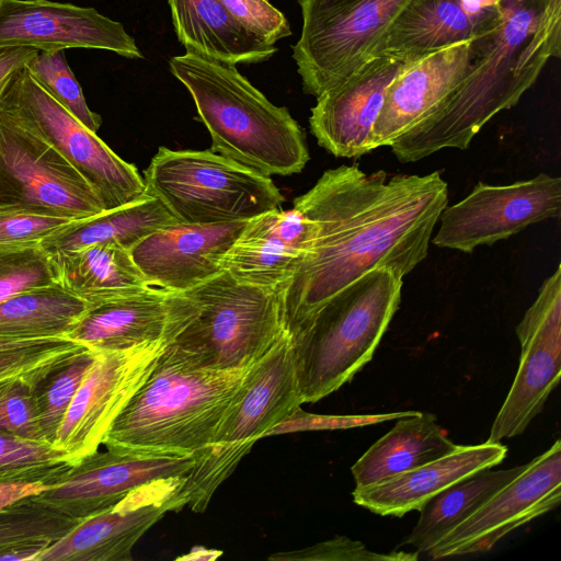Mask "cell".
Here are the masks:
<instances>
[{
    "label": "cell",
    "mask_w": 561,
    "mask_h": 561,
    "mask_svg": "<svg viewBox=\"0 0 561 561\" xmlns=\"http://www.w3.org/2000/svg\"><path fill=\"white\" fill-rule=\"evenodd\" d=\"M221 551L219 550H209L202 547H195L192 549L188 554L180 557V560H214L221 556Z\"/></svg>",
    "instance_id": "46"
},
{
    "label": "cell",
    "mask_w": 561,
    "mask_h": 561,
    "mask_svg": "<svg viewBox=\"0 0 561 561\" xmlns=\"http://www.w3.org/2000/svg\"><path fill=\"white\" fill-rule=\"evenodd\" d=\"M90 306L60 284L20 293L0 302V336L67 339Z\"/></svg>",
    "instance_id": "31"
},
{
    "label": "cell",
    "mask_w": 561,
    "mask_h": 561,
    "mask_svg": "<svg viewBox=\"0 0 561 561\" xmlns=\"http://www.w3.org/2000/svg\"><path fill=\"white\" fill-rule=\"evenodd\" d=\"M198 310L185 293L150 286L90 306L67 339L101 353L160 341L169 344Z\"/></svg>",
    "instance_id": "18"
},
{
    "label": "cell",
    "mask_w": 561,
    "mask_h": 561,
    "mask_svg": "<svg viewBox=\"0 0 561 561\" xmlns=\"http://www.w3.org/2000/svg\"><path fill=\"white\" fill-rule=\"evenodd\" d=\"M99 353L80 345L24 373L47 443L54 444L66 412Z\"/></svg>",
    "instance_id": "32"
},
{
    "label": "cell",
    "mask_w": 561,
    "mask_h": 561,
    "mask_svg": "<svg viewBox=\"0 0 561 561\" xmlns=\"http://www.w3.org/2000/svg\"><path fill=\"white\" fill-rule=\"evenodd\" d=\"M44 339H14L0 336V352L32 346Z\"/></svg>",
    "instance_id": "45"
},
{
    "label": "cell",
    "mask_w": 561,
    "mask_h": 561,
    "mask_svg": "<svg viewBox=\"0 0 561 561\" xmlns=\"http://www.w3.org/2000/svg\"><path fill=\"white\" fill-rule=\"evenodd\" d=\"M252 365L195 369L162 352L102 445L140 454L194 455L211 439Z\"/></svg>",
    "instance_id": "4"
},
{
    "label": "cell",
    "mask_w": 561,
    "mask_h": 561,
    "mask_svg": "<svg viewBox=\"0 0 561 561\" xmlns=\"http://www.w3.org/2000/svg\"><path fill=\"white\" fill-rule=\"evenodd\" d=\"M409 62L412 61L373 56L343 81L317 96L309 126L319 146L339 158L370 152L371 129L386 91Z\"/></svg>",
    "instance_id": "20"
},
{
    "label": "cell",
    "mask_w": 561,
    "mask_h": 561,
    "mask_svg": "<svg viewBox=\"0 0 561 561\" xmlns=\"http://www.w3.org/2000/svg\"><path fill=\"white\" fill-rule=\"evenodd\" d=\"M245 222H176L144 238L130 254L151 286L186 293L222 272L220 261Z\"/></svg>",
    "instance_id": "21"
},
{
    "label": "cell",
    "mask_w": 561,
    "mask_h": 561,
    "mask_svg": "<svg viewBox=\"0 0 561 561\" xmlns=\"http://www.w3.org/2000/svg\"><path fill=\"white\" fill-rule=\"evenodd\" d=\"M500 3V23L471 42L467 75L389 146L400 162L468 148L491 118L519 101L550 58H560L561 0Z\"/></svg>",
    "instance_id": "2"
},
{
    "label": "cell",
    "mask_w": 561,
    "mask_h": 561,
    "mask_svg": "<svg viewBox=\"0 0 561 561\" xmlns=\"http://www.w3.org/2000/svg\"><path fill=\"white\" fill-rule=\"evenodd\" d=\"M526 465L501 470L482 469L446 488L422 506L414 528L401 546H410L417 553H426L448 531L517 477Z\"/></svg>",
    "instance_id": "30"
},
{
    "label": "cell",
    "mask_w": 561,
    "mask_h": 561,
    "mask_svg": "<svg viewBox=\"0 0 561 561\" xmlns=\"http://www.w3.org/2000/svg\"><path fill=\"white\" fill-rule=\"evenodd\" d=\"M448 203L439 172L366 174L357 165L327 170L294 201L313 225L309 255L283 290L285 331L296 334L334 294L373 268L402 278L427 255Z\"/></svg>",
    "instance_id": "1"
},
{
    "label": "cell",
    "mask_w": 561,
    "mask_h": 561,
    "mask_svg": "<svg viewBox=\"0 0 561 561\" xmlns=\"http://www.w3.org/2000/svg\"><path fill=\"white\" fill-rule=\"evenodd\" d=\"M176 222L163 203L147 193L128 205L73 220L44 239L39 245L48 254L105 242H116L130 250L154 231Z\"/></svg>",
    "instance_id": "29"
},
{
    "label": "cell",
    "mask_w": 561,
    "mask_h": 561,
    "mask_svg": "<svg viewBox=\"0 0 561 561\" xmlns=\"http://www.w3.org/2000/svg\"><path fill=\"white\" fill-rule=\"evenodd\" d=\"M0 432L46 442L24 374L0 380Z\"/></svg>",
    "instance_id": "37"
},
{
    "label": "cell",
    "mask_w": 561,
    "mask_h": 561,
    "mask_svg": "<svg viewBox=\"0 0 561 561\" xmlns=\"http://www.w3.org/2000/svg\"><path fill=\"white\" fill-rule=\"evenodd\" d=\"M172 22L186 51L228 64H253L277 48L242 26L221 0H168Z\"/></svg>",
    "instance_id": "26"
},
{
    "label": "cell",
    "mask_w": 561,
    "mask_h": 561,
    "mask_svg": "<svg viewBox=\"0 0 561 561\" xmlns=\"http://www.w3.org/2000/svg\"><path fill=\"white\" fill-rule=\"evenodd\" d=\"M37 53L38 49L34 47H0V95L11 76L24 67Z\"/></svg>",
    "instance_id": "43"
},
{
    "label": "cell",
    "mask_w": 561,
    "mask_h": 561,
    "mask_svg": "<svg viewBox=\"0 0 561 561\" xmlns=\"http://www.w3.org/2000/svg\"><path fill=\"white\" fill-rule=\"evenodd\" d=\"M471 42H461L409 62L389 84L370 135L371 150L390 146L467 75Z\"/></svg>",
    "instance_id": "23"
},
{
    "label": "cell",
    "mask_w": 561,
    "mask_h": 561,
    "mask_svg": "<svg viewBox=\"0 0 561 561\" xmlns=\"http://www.w3.org/2000/svg\"><path fill=\"white\" fill-rule=\"evenodd\" d=\"M290 337L285 333L251 367L209 443L194 454L182 495L204 512L253 444L302 404Z\"/></svg>",
    "instance_id": "7"
},
{
    "label": "cell",
    "mask_w": 561,
    "mask_h": 561,
    "mask_svg": "<svg viewBox=\"0 0 561 561\" xmlns=\"http://www.w3.org/2000/svg\"><path fill=\"white\" fill-rule=\"evenodd\" d=\"M312 242L313 225L302 213L277 208L245 222L220 267L245 284L285 288Z\"/></svg>",
    "instance_id": "22"
},
{
    "label": "cell",
    "mask_w": 561,
    "mask_h": 561,
    "mask_svg": "<svg viewBox=\"0 0 561 561\" xmlns=\"http://www.w3.org/2000/svg\"><path fill=\"white\" fill-rule=\"evenodd\" d=\"M186 476L159 478L130 491L113 507L80 520L35 561H130L138 540L168 512L186 506Z\"/></svg>",
    "instance_id": "16"
},
{
    "label": "cell",
    "mask_w": 561,
    "mask_h": 561,
    "mask_svg": "<svg viewBox=\"0 0 561 561\" xmlns=\"http://www.w3.org/2000/svg\"><path fill=\"white\" fill-rule=\"evenodd\" d=\"M352 466L356 488L369 486L453 453L455 444L432 413L417 412L396 420Z\"/></svg>",
    "instance_id": "27"
},
{
    "label": "cell",
    "mask_w": 561,
    "mask_h": 561,
    "mask_svg": "<svg viewBox=\"0 0 561 561\" xmlns=\"http://www.w3.org/2000/svg\"><path fill=\"white\" fill-rule=\"evenodd\" d=\"M417 552L392 551L389 553L374 552L363 542L345 536H336L330 540L307 548L274 553L270 560L278 561H415Z\"/></svg>",
    "instance_id": "38"
},
{
    "label": "cell",
    "mask_w": 561,
    "mask_h": 561,
    "mask_svg": "<svg viewBox=\"0 0 561 561\" xmlns=\"http://www.w3.org/2000/svg\"><path fill=\"white\" fill-rule=\"evenodd\" d=\"M54 284H59L55 264L39 244L0 247V302Z\"/></svg>",
    "instance_id": "36"
},
{
    "label": "cell",
    "mask_w": 561,
    "mask_h": 561,
    "mask_svg": "<svg viewBox=\"0 0 561 561\" xmlns=\"http://www.w3.org/2000/svg\"><path fill=\"white\" fill-rule=\"evenodd\" d=\"M560 502L561 442L557 439L426 554L437 560L488 552L513 530L554 510Z\"/></svg>",
    "instance_id": "14"
},
{
    "label": "cell",
    "mask_w": 561,
    "mask_h": 561,
    "mask_svg": "<svg viewBox=\"0 0 561 561\" xmlns=\"http://www.w3.org/2000/svg\"><path fill=\"white\" fill-rule=\"evenodd\" d=\"M412 0H298L300 38L293 58L304 92L319 96L369 59L377 42Z\"/></svg>",
    "instance_id": "10"
},
{
    "label": "cell",
    "mask_w": 561,
    "mask_h": 561,
    "mask_svg": "<svg viewBox=\"0 0 561 561\" xmlns=\"http://www.w3.org/2000/svg\"><path fill=\"white\" fill-rule=\"evenodd\" d=\"M79 520L26 496L0 511V561H35Z\"/></svg>",
    "instance_id": "33"
},
{
    "label": "cell",
    "mask_w": 561,
    "mask_h": 561,
    "mask_svg": "<svg viewBox=\"0 0 561 561\" xmlns=\"http://www.w3.org/2000/svg\"><path fill=\"white\" fill-rule=\"evenodd\" d=\"M0 108L55 147L91 185L104 210L128 205L147 194L137 168L51 99L25 67L5 84Z\"/></svg>",
    "instance_id": "9"
},
{
    "label": "cell",
    "mask_w": 561,
    "mask_h": 561,
    "mask_svg": "<svg viewBox=\"0 0 561 561\" xmlns=\"http://www.w3.org/2000/svg\"><path fill=\"white\" fill-rule=\"evenodd\" d=\"M144 180L147 193L187 225L248 221L284 202L271 176L211 149L160 147Z\"/></svg>",
    "instance_id": "8"
},
{
    "label": "cell",
    "mask_w": 561,
    "mask_h": 561,
    "mask_svg": "<svg viewBox=\"0 0 561 561\" xmlns=\"http://www.w3.org/2000/svg\"><path fill=\"white\" fill-rule=\"evenodd\" d=\"M283 290L245 284L222 271L185 293L198 313L163 354L195 369L249 367L286 333Z\"/></svg>",
    "instance_id": "6"
},
{
    "label": "cell",
    "mask_w": 561,
    "mask_h": 561,
    "mask_svg": "<svg viewBox=\"0 0 561 561\" xmlns=\"http://www.w3.org/2000/svg\"><path fill=\"white\" fill-rule=\"evenodd\" d=\"M167 342L99 353L82 380L54 446L79 460L99 450L110 427L153 369Z\"/></svg>",
    "instance_id": "15"
},
{
    "label": "cell",
    "mask_w": 561,
    "mask_h": 561,
    "mask_svg": "<svg viewBox=\"0 0 561 561\" xmlns=\"http://www.w3.org/2000/svg\"><path fill=\"white\" fill-rule=\"evenodd\" d=\"M506 455L507 447L501 442L459 445L453 453L387 481L355 488L353 501L375 514L402 517L420 511L428 500L461 479L500 465Z\"/></svg>",
    "instance_id": "24"
},
{
    "label": "cell",
    "mask_w": 561,
    "mask_h": 561,
    "mask_svg": "<svg viewBox=\"0 0 561 561\" xmlns=\"http://www.w3.org/2000/svg\"><path fill=\"white\" fill-rule=\"evenodd\" d=\"M502 19L473 16L459 0H412L377 42L373 56L414 61L450 45L473 41Z\"/></svg>",
    "instance_id": "25"
},
{
    "label": "cell",
    "mask_w": 561,
    "mask_h": 561,
    "mask_svg": "<svg viewBox=\"0 0 561 561\" xmlns=\"http://www.w3.org/2000/svg\"><path fill=\"white\" fill-rule=\"evenodd\" d=\"M96 48L142 58L124 26L93 8L48 0H0V47Z\"/></svg>",
    "instance_id": "19"
},
{
    "label": "cell",
    "mask_w": 561,
    "mask_h": 561,
    "mask_svg": "<svg viewBox=\"0 0 561 561\" xmlns=\"http://www.w3.org/2000/svg\"><path fill=\"white\" fill-rule=\"evenodd\" d=\"M194 461V455L96 450L77 460L55 484L33 499L80 522L113 507L144 483L187 476Z\"/></svg>",
    "instance_id": "17"
},
{
    "label": "cell",
    "mask_w": 561,
    "mask_h": 561,
    "mask_svg": "<svg viewBox=\"0 0 561 561\" xmlns=\"http://www.w3.org/2000/svg\"><path fill=\"white\" fill-rule=\"evenodd\" d=\"M76 461L77 459L53 444L0 432V485H53Z\"/></svg>",
    "instance_id": "34"
},
{
    "label": "cell",
    "mask_w": 561,
    "mask_h": 561,
    "mask_svg": "<svg viewBox=\"0 0 561 561\" xmlns=\"http://www.w3.org/2000/svg\"><path fill=\"white\" fill-rule=\"evenodd\" d=\"M169 66L191 93L213 151L268 176L304 170L309 152L300 126L236 65L186 51L172 57Z\"/></svg>",
    "instance_id": "3"
},
{
    "label": "cell",
    "mask_w": 561,
    "mask_h": 561,
    "mask_svg": "<svg viewBox=\"0 0 561 561\" xmlns=\"http://www.w3.org/2000/svg\"><path fill=\"white\" fill-rule=\"evenodd\" d=\"M417 412L419 411H400L368 415H319L304 412L298 408L291 415L273 427L266 436L299 431L348 430L353 427H363L387 421H393L408 415H414Z\"/></svg>",
    "instance_id": "41"
},
{
    "label": "cell",
    "mask_w": 561,
    "mask_h": 561,
    "mask_svg": "<svg viewBox=\"0 0 561 561\" xmlns=\"http://www.w3.org/2000/svg\"><path fill=\"white\" fill-rule=\"evenodd\" d=\"M561 179L539 173L507 185L479 182L460 202L446 206L431 239L439 248L472 252L540 221L559 218Z\"/></svg>",
    "instance_id": "12"
},
{
    "label": "cell",
    "mask_w": 561,
    "mask_h": 561,
    "mask_svg": "<svg viewBox=\"0 0 561 561\" xmlns=\"http://www.w3.org/2000/svg\"><path fill=\"white\" fill-rule=\"evenodd\" d=\"M80 345L66 337H49L32 346L0 352V380L22 375Z\"/></svg>",
    "instance_id": "42"
},
{
    "label": "cell",
    "mask_w": 561,
    "mask_h": 561,
    "mask_svg": "<svg viewBox=\"0 0 561 561\" xmlns=\"http://www.w3.org/2000/svg\"><path fill=\"white\" fill-rule=\"evenodd\" d=\"M5 210L80 220L104 207L55 147L0 108V211Z\"/></svg>",
    "instance_id": "11"
},
{
    "label": "cell",
    "mask_w": 561,
    "mask_h": 561,
    "mask_svg": "<svg viewBox=\"0 0 561 561\" xmlns=\"http://www.w3.org/2000/svg\"><path fill=\"white\" fill-rule=\"evenodd\" d=\"M48 486L42 483L0 485V511L26 496L38 494Z\"/></svg>",
    "instance_id": "44"
},
{
    "label": "cell",
    "mask_w": 561,
    "mask_h": 561,
    "mask_svg": "<svg viewBox=\"0 0 561 561\" xmlns=\"http://www.w3.org/2000/svg\"><path fill=\"white\" fill-rule=\"evenodd\" d=\"M403 278L373 268L330 297L290 337L304 403L336 391L371 360L399 308Z\"/></svg>",
    "instance_id": "5"
},
{
    "label": "cell",
    "mask_w": 561,
    "mask_h": 561,
    "mask_svg": "<svg viewBox=\"0 0 561 561\" xmlns=\"http://www.w3.org/2000/svg\"><path fill=\"white\" fill-rule=\"evenodd\" d=\"M520 360L486 442L523 434L542 411L561 376V265L541 285L516 327Z\"/></svg>",
    "instance_id": "13"
},
{
    "label": "cell",
    "mask_w": 561,
    "mask_h": 561,
    "mask_svg": "<svg viewBox=\"0 0 561 561\" xmlns=\"http://www.w3.org/2000/svg\"><path fill=\"white\" fill-rule=\"evenodd\" d=\"M49 255L59 284L91 306L151 286L134 262L130 250L116 242Z\"/></svg>",
    "instance_id": "28"
},
{
    "label": "cell",
    "mask_w": 561,
    "mask_h": 561,
    "mask_svg": "<svg viewBox=\"0 0 561 561\" xmlns=\"http://www.w3.org/2000/svg\"><path fill=\"white\" fill-rule=\"evenodd\" d=\"M233 18L266 44L291 34L285 15L267 0H221Z\"/></svg>",
    "instance_id": "39"
},
{
    "label": "cell",
    "mask_w": 561,
    "mask_h": 561,
    "mask_svg": "<svg viewBox=\"0 0 561 561\" xmlns=\"http://www.w3.org/2000/svg\"><path fill=\"white\" fill-rule=\"evenodd\" d=\"M65 49L38 50L24 66L32 79L58 104L93 133L102 118L92 112L82 89L70 69Z\"/></svg>",
    "instance_id": "35"
},
{
    "label": "cell",
    "mask_w": 561,
    "mask_h": 561,
    "mask_svg": "<svg viewBox=\"0 0 561 561\" xmlns=\"http://www.w3.org/2000/svg\"><path fill=\"white\" fill-rule=\"evenodd\" d=\"M71 219L26 211H0V247L39 244Z\"/></svg>",
    "instance_id": "40"
}]
</instances>
